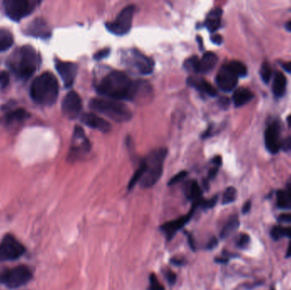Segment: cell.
<instances>
[{"label": "cell", "instance_id": "obj_1", "mask_svg": "<svg viewBox=\"0 0 291 290\" xmlns=\"http://www.w3.org/2000/svg\"><path fill=\"white\" fill-rule=\"evenodd\" d=\"M138 81H133L120 71H112L101 79L97 86L100 95L114 101H135Z\"/></svg>", "mask_w": 291, "mask_h": 290}, {"label": "cell", "instance_id": "obj_2", "mask_svg": "<svg viewBox=\"0 0 291 290\" xmlns=\"http://www.w3.org/2000/svg\"><path fill=\"white\" fill-rule=\"evenodd\" d=\"M40 62L39 55L31 45L16 48L6 60L10 71L22 80L30 79L37 72Z\"/></svg>", "mask_w": 291, "mask_h": 290}, {"label": "cell", "instance_id": "obj_3", "mask_svg": "<svg viewBox=\"0 0 291 290\" xmlns=\"http://www.w3.org/2000/svg\"><path fill=\"white\" fill-rule=\"evenodd\" d=\"M59 95V84L56 76L51 72H45L32 81L30 95L32 100L42 106H52Z\"/></svg>", "mask_w": 291, "mask_h": 290}, {"label": "cell", "instance_id": "obj_4", "mask_svg": "<svg viewBox=\"0 0 291 290\" xmlns=\"http://www.w3.org/2000/svg\"><path fill=\"white\" fill-rule=\"evenodd\" d=\"M89 106L92 110L103 114L117 123H124L132 117V113L126 105L114 100L93 98Z\"/></svg>", "mask_w": 291, "mask_h": 290}, {"label": "cell", "instance_id": "obj_5", "mask_svg": "<svg viewBox=\"0 0 291 290\" xmlns=\"http://www.w3.org/2000/svg\"><path fill=\"white\" fill-rule=\"evenodd\" d=\"M167 156V149L158 148L151 151L145 158V173L141 180V186L143 188H150L154 186L160 179L163 174L164 162Z\"/></svg>", "mask_w": 291, "mask_h": 290}, {"label": "cell", "instance_id": "obj_6", "mask_svg": "<svg viewBox=\"0 0 291 290\" xmlns=\"http://www.w3.org/2000/svg\"><path fill=\"white\" fill-rule=\"evenodd\" d=\"M32 278V269L26 265H16L13 268L4 269L0 272V284L10 290L25 286Z\"/></svg>", "mask_w": 291, "mask_h": 290}, {"label": "cell", "instance_id": "obj_7", "mask_svg": "<svg viewBox=\"0 0 291 290\" xmlns=\"http://www.w3.org/2000/svg\"><path fill=\"white\" fill-rule=\"evenodd\" d=\"M39 3L35 0H5L3 4L7 16L12 21L19 22L34 11Z\"/></svg>", "mask_w": 291, "mask_h": 290}, {"label": "cell", "instance_id": "obj_8", "mask_svg": "<svg viewBox=\"0 0 291 290\" xmlns=\"http://www.w3.org/2000/svg\"><path fill=\"white\" fill-rule=\"evenodd\" d=\"M26 253V247L12 234H5L0 242V263L13 261Z\"/></svg>", "mask_w": 291, "mask_h": 290}, {"label": "cell", "instance_id": "obj_9", "mask_svg": "<svg viewBox=\"0 0 291 290\" xmlns=\"http://www.w3.org/2000/svg\"><path fill=\"white\" fill-rule=\"evenodd\" d=\"M136 7L129 5L121 11L114 22L106 23V28L109 32L115 35H124L130 32L132 26Z\"/></svg>", "mask_w": 291, "mask_h": 290}, {"label": "cell", "instance_id": "obj_10", "mask_svg": "<svg viewBox=\"0 0 291 290\" xmlns=\"http://www.w3.org/2000/svg\"><path fill=\"white\" fill-rule=\"evenodd\" d=\"M64 116L69 119H75L82 111V100L75 91H70L64 97L61 104Z\"/></svg>", "mask_w": 291, "mask_h": 290}, {"label": "cell", "instance_id": "obj_11", "mask_svg": "<svg viewBox=\"0 0 291 290\" xmlns=\"http://www.w3.org/2000/svg\"><path fill=\"white\" fill-rule=\"evenodd\" d=\"M216 84L219 88L225 92H230L233 90L237 85L238 77L233 70L225 64L219 70L218 73L215 79Z\"/></svg>", "mask_w": 291, "mask_h": 290}, {"label": "cell", "instance_id": "obj_12", "mask_svg": "<svg viewBox=\"0 0 291 290\" xmlns=\"http://www.w3.org/2000/svg\"><path fill=\"white\" fill-rule=\"evenodd\" d=\"M128 63L130 66L136 69L138 73L144 75H147L153 71V61L150 58L142 54L137 50H132L130 58L128 59Z\"/></svg>", "mask_w": 291, "mask_h": 290}, {"label": "cell", "instance_id": "obj_13", "mask_svg": "<svg viewBox=\"0 0 291 290\" xmlns=\"http://www.w3.org/2000/svg\"><path fill=\"white\" fill-rule=\"evenodd\" d=\"M280 125L278 122L270 123L265 131V145L272 154L278 153L281 149Z\"/></svg>", "mask_w": 291, "mask_h": 290}, {"label": "cell", "instance_id": "obj_14", "mask_svg": "<svg viewBox=\"0 0 291 290\" xmlns=\"http://www.w3.org/2000/svg\"><path fill=\"white\" fill-rule=\"evenodd\" d=\"M197 207H198V205L193 203L192 209H191L187 215L178 218V219L175 220V221L167 222V223H165V224L161 226V227H160L161 231L165 232L167 239H172L173 236H175V234L178 231L180 230V228H182L184 226H186L189 222V221L193 217L194 212L196 210Z\"/></svg>", "mask_w": 291, "mask_h": 290}, {"label": "cell", "instance_id": "obj_15", "mask_svg": "<svg viewBox=\"0 0 291 290\" xmlns=\"http://www.w3.org/2000/svg\"><path fill=\"white\" fill-rule=\"evenodd\" d=\"M56 68L62 79L64 86L66 88H70L73 86V83L76 79L78 66L76 64L70 61H60L56 62Z\"/></svg>", "mask_w": 291, "mask_h": 290}, {"label": "cell", "instance_id": "obj_16", "mask_svg": "<svg viewBox=\"0 0 291 290\" xmlns=\"http://www.w3.org/2000/svg\"><path fill=\"white\" fill-rule=\"evenodd\" d=\"M26 33L37 38H47L51 36V31L45 20L37 18L27 27Z\"/></svg>", "mask_w": 291, "mask_h": 290}, {"label": "cell", "instance_id": "obj_17", "mask_svg": "<svg viewBox=\"0 0 291 290\" xmlns=\"http://www.w3.org/2000/svg\"><path fill=\"white\" fill-rule=\"evenodd\" d=\"M81 121L87 126L100 130L101 132L108 133L111 130V125L108 121L94 114L87 113L83 114Z\"/></svg>", "mask_w": 291, "mask_h": 290}, {"label": "cell", "instance_id": "obj_18", "mask_svg": "<svg viewBox=\"0 0 291 290\" xmlns=\"http://www.w3.org/2000/svg\"><path fill=\"white\" fill-rule=\"evenodd\" d=\"M217 62H218L217 56L213 52H207L203 56L201 59H199L195 73H209L216 66Z\"/></svg>", "mask_w": 291, "mask_h": 290}, {"label": "cell", "instance_id": "obj_19", "mask_svg": "<svg viewBox=\"0 0 291 290\" xmlns=\"http://www.w3.org/2000/svg\"><path fill=\"white\" fill-rule=\"evenodd\" d=\"M187 84L192 87L197 88L198 90L205 93L209 96H215L217 95V90L213 87L207 80L201 77H189L187 79Z\"/></svg>", "mask_w": 291, "mask_h": 290}, {"label": "cell", "instance_id": "obj_20", "mask_svg": "<svg viewBox=\"0 0 291 290\" xmlns=\"http://www.w3.org/2000/svg\"><path fill=\"white\" fill-rule=\"evenodd\" d=\"M222 10L220 8H216L209 13L204 23V25L209 32H214L220 29L221 22H222Z\"/></svg>", "mask_w": 291, "mask_h": 290}, {"label": "cell", "instance_id": "obj_21", "mask_svg": "<svg viewBox=\"0 0 291 290\" xmlns=\"http://www.w3.org/2000/svg\"><path fill=\"white\" fill-rule=\"evenodd\" d=\"M254 97V94L250 89L245 88H237L233 95V100L236 108H240L247 104Z\"/></svg>", "mask_w": 291, "mask_h": 290}, {"label": "cell", "instance_id": "obj_22", "mask_svg": "<svg viewBox=\"0 0 291 290\" xmlns=\"http://www.w3.org/2000/svg\"><path fill=\"white\" fill-rule=\"evenodd\" d=\"M287 87V79L283 73L277 72L272 82V92L277 97H282L285 95Z\"/></svg>", "mask_w": 291, "mask_h": 290}, {"label": "cell", "instance_id": "obj_23", "mask_svg": "<svg viewBox=\"0 0 291 290\" xmlns=\"http://www.w3.org/2000/svg\"><path fill=\"white\" fill-rule=\"evenodd\" d=\"M186 195L188 199L193 201V203L200 206L202 202V192L200 189L199 183L196 180H192L187 184V189H186Z\"/></svg>", "mask_w": 291, "mask_h": 290}, {"label": "cell", "instance_id": "obj_24", "mask_svg": "<svg viewBox=\"0 0 291 290\" xmlns=\"http://www.w3.org/2000/svg\"><path fill=\"white\" fill-rule=\"evenodd\" d=\"M29 117H30V114L28 111H26L23 108H18L16 110L10 111L8 114H5L4 121L8 124H11V123L23 122Z\"/></svg>", "mask_w": 291, "mask_h": 290}, {"label": "cell", "instance_id": "obj_25", "mask_svg": "<svg viewBox=\"0 0 291 290\" xmlns=\"http://www.w3.org/2000/svg\"><path fill=\"white\" fill-rule=\"evenodd\" d=\"M238 227H239L238 217H237V215H233V216L229 218L228 222L225 224L224 227L222 228V232H221V237H222V239H225L228 236H231L235 231H237Z\"/></svg>", "mask_w": 291, "mask_h": 290}, {"label": "cell", "instance_id": "obj_26", "mask_svg": "<svg viewBox=\"0 0 291 290\" xmlns=\"http://www.w3.org/2000/svg\"><path fill=\"white\" fill-rule=\"evenodd\" d=\"M14 44V36L7 29H0V52L6 51Z\"/></svg>", "mask_w": 291, "mask_h": 290}, {"label": "cell", "instance_id": "obj_27", "mask_svg": "<svg viewBox=\"0 0 291 290\" xmlns=\"http://www.w3.org/2000/svg\"><path fill=\"white\" fill-rule=\"evenodd\" d=\"M271 236L274 240L281 239L284 236H287L291 239V227H283L276 226L272 228Z\"/></svg>", "mask_w": 291, "mask_h": 290}, {"label": "cell", "instance_id": "obj_28", "mask_svg": "<svg viewBox=\"0 0 291 290\" xmlns=\"http://www.w3.org/2000/svg\"><path fill=\"white\" fill-rule=\"evenodd\" d=\"M277 205L279 208L291 209V200L285 191L280 190L277 193Z\"/></svg>", "mask_w": 291, "mask_h": 290}, {"label": "cell", "instance_id": "obj_29", "mask_svg": "<svg viewBox=\"0 0 291 290\" xmlns=\"http://www.w3.org/2000/svg\"><path fill=\"white\" fill-rule=\"evenodd\" d=\"M227 64L237 74L238 78L239 77H245L247 75L248 70H247L246 66L244 63H242L241 61L233 60V61H230L229 63Z\"/></svg>", "mask_w": 291, "mask_h": 290}, {"label": "cell", "instance_id": "obj_30", "mask_svg": "<svg viewBox=\"0 0 291 290\" xmlns=\"http://www.w3.org/2000/svg\"><path fill=\"white\" fill-rule=\"evenodd\" d=\"M146 171V165L144 164V162H143L141 165H140L139 168H138V170L135 172L133 176L131 178V180H130V183H129V189L131 190L132 188H134V186H136L137 182L139 181V180H142V178H143V174L145 173Z\"/></svg>", "mask_w": 291, "mask_h": 290}, {"label": "cell", "instance_id": "obj_31", "mask_svg": "<svg viewBox=\"0 0 291 290\" xmlns=\"http://www.w3.org/2000/svg\"><path fill=\"white\" fill-rule=\"evenodd\" d=\"M260 76L262 81L266 84H268L271 80L272 76V70L271 66L267 62H263L260 69Z\"/></svg>", "mask_w": 291, "mask_h": 290}, {"label": "cell", "instance_id": "obj_32", "mask_svg": "<svg viewBox=\"0 0 291 290\" xmlns=\"http://www.w3.org/2000/svg\"><path fill=\"white\" fill-rule=\"evenodd\" d=\"M236 198H237V191H236L234 187L230 186L225 191L223 198H222V203L223 204H229L231 203L234 202Z\"/></svg>", "mask_w": 291, "mask_h": 290}, {"label": "cell", "instance_id": "obj_33", "mask_svg": "<svg viewBox=\"0 0 291 290\" xmlns=\"http://www.w3.org/2000/svg\"><path fill=\"white\" fill-rule=\"evenodd\" d=\"M149 280H150V286L148 290H165V287L159 283L155 274H151Z\"/></svg>", "mask_w": 291, "mask_h": 290}, {"label": "cell", "instance_id": "obj_34", "mask_svg": "<svg viewBox=\"0 0 291 290\" xmlns=\"http://www.w3.org/2000/svg\"><path fill=\"white\" fill-rule=\"evenodd\" d=\"M198 61H199V57H196V56H193V57H190L189 59H187L185 61V67H186V69L195 73L196 72V66Z\"/></svg>", "mask_w": 291, "mask_h": 290}, {"label": "cell", "instance_id": "obj_35", "mask_svg": "<svg viewBox=\"0 0 291 290\" xmlns=\"http://www.w3.org/2000/svg\"><path fill=\"white\" fill-rule=\"evenodd\" d=\"M250 243V237L248 234H241L237 241V246L241 249H245L249 246Z\"/></svg>", "mask_w": 291, "mask_h": 290}, {"label": "cell", "instance_id": "obj_36", "mask_svg": "<svg viewBox=\"0 0 291 290\" xmlns=\"http://www.w3.org/2000/svg\"><path fill=\"white\" fill-rule=\"evenodd\" d=\"M187 171H180V172L176 174L175 175H174V176L171 178V180L169 181V186H173V185L177 184V183H179L180 181L183 180L184 178L187 176Z\"/></svg>", "mask_w": 291, "mask_h": 290}, {"label": "cell", "instance_id": "obj_37", "mask_svg": "<svg viewBox=\"0 0 291 290\" xmlns=\"http://www.w3.org/2000/svg\"><path fill=\"white\" fill-rule=\"evenodd\" d=\"M10 84V74L6 71H2L0 73V87L1 88H6Z\"/></svg>", "mask_w": 291, "mask_h": 290}, {"label": "cell", "instance_id": "obj_38", "mask_svg": "<svg viewBox=\"0 0 291 290\" xmlns=\"http://www.w3.org/2000/svg\"><path fill=\"white\" fill-rule=\"evenodd\" d=\"M217 200H218V197L217 196H215L214 198H212L211 199H209V200H202V202L200 203V206L202 207V208H211L216 204V203H217Z\"/></svg>", "mask_w": 291, "mask_h": 290}, {"label": "cell", "instance_id": "obj_39", "mask_svg": "<svg viewBox=\"0 0 291 290\" xmlns=\"http://www.w3.org/2000/svg\"><path fill=\"white\" fill-rule=\"evenodd\" d=\"M110 52H111L110 49L105 48V49H102L101 51H99L97 53H95L94 58L96 60H102V59H104L106 57H108L110 55Z\"/></svg>", "mask_w": 291, "mask_h": 290}, {"label": "cell", "instance_id": "obj_40", "mask_svg": "<svg viewBox=\"0 0 291 290\" xmlns=\"http://www.w3.org/2000/svg\"><path fill=\"white\" fill-rule=\"evenodd\" d=\"M281 148L285 151H291V136L282 142Z\"/></svg>", "mask_w": 291, "mask_h": 290}, {"label": "cell", "instance_id": "obj_41", "mask_svg": "<svg viewBox=\"0 0 291 290\" xmlns=\"http://www.w3.org/2000/svg\"><path fill=\"white\" fill-rule=\"evenodd\" d=\"M165 278L167 279L169 283L171 284H174L175 283V281H176V275L175 272L171 271H166V273H165Z\"/></svg>", "mask_w": 291, "mask_h": 290}, {"label": "cell", "instance_id": "obj_42", "mask_svg": "<svg viewBox=\"0 0 291 290\" xmlns=\"http://www.w3.org/2000/svg\"><path fill=\"white\" fill-rule=\"evenodd\" d=\"M279 221L291 223V214H282L279 217Z\"/></svg>", "mask_w": 291, "mask_h": 290}, {"label": "cell", "instance_id": "obj_43", "mask_svg": "<svg viewBox=\"0 0 291 290\" xmlns=\"http://www.w3.org/2000/svg\"><path fill=\"white\" fill-rule=\"evenodd\" d=\"M211 40H212L213 43H215V44H222V41H223V38H222L221 35L215 34L211 37Z\"/></svg>", "mask_w": 291, "mask_h": 290}, {"label": "cell", "instance_id": "obj_44", "mask_svg": "<svg viewBox=\"0 0 291 290\" xmlns=\"http://www.w3.org/2000/svg\"><path fill=\"white\" fill-rule=\"evenodd\" d=\"M217 243H218V242H217L216 238H215V237H213V238L209 240V243H208V245H207V248L209 249H214V248L217 245Z\"/></svg>", "mask_w": 291, "mask_h": 290}, {"label": "cell", "instance_id": "obj_45", "mask_svg": "<svg viewBox=\"0 0 291 290\" xmlns=\"http://www.w3.org/2000/svg\"><path fill=\"white\" fill-rule=\"evenodd\" d=\"M218 173V167H216L215 166V168H213L211 169L209 172V179H214L215 176H216V174Z\"/></svg>", "mask_w": 291, "mask_h": 290}, {"label": "cell", "instance_id": "obj_46", "mask_svg": "<svg viewBox=\"0 0 291 290\" xmlns=\"http://www.w3.org/2000/svg\"><path fill=\"white\" fill-rule=\"evenodd\" d=\"M219 102H220V105L222 106V108H227L229 105V99L227 97H222L220 99Z\"/></svg>", "mask_w": 291, "mask_h": 290}, {"label": "cell", "instance_id": "obj_47", "mask_svg": "<svg viewBox=\"0 0 291 290\" xmlns=\"http://www.w3.org/2000/svg\"><path fill=\"white\" fill-rule=\"evenodd\" d=\"M250 208H251V202L248 201L244 203V207H243V210H242L243 214H247L248 212L250 211Z\"/></svg>", "mask_w": 291, "mask_h": 290}, {"label": "cell", "instance_id": "obj_48", "mask_svg": "<svg viewBox=\"0 0 291 290\" xmlns=\"http://www.w3.org/2000/svg\"><path fill=\"white\" fill-rule=\"evenodd\" d=\"M283 68L287 72V73H291V61L290 62H286V63L282 64Z\"/></svg>", "mask_w": 291, "mask_h": 290}, {"label": "cell", "instance_id": "obj_49", "mask_svg": "<svg viewBox=\"0 0 291 290\" xmlns=\"http://www.w3.org/2000/svg\"><path fill=\"white\" fill-rule=\"evenodd\" d=\"M213 163L216 165V167H219V166H221L222 165V158L220 157V156H217V157H215L214 159H213Z\"/></svg>", "mask_w": 291, "mask_h": 290}, {"label": "cell", "instance_id": "obj_50", "mask_svg": "<svg viewBox=\"0 0 291 290\" xmlns=\"http://www.w3.org/2000/svg\"><path fill=\"white\" fill-rule=\"evenodd\" d=\"M285 192H286L287 195L289 196V198H290L291 200V182L289 183L288 186H287V189H286Z\"/></svg>", "mask_w": 291, "mask_h": 290}, {"label": "cell", "instance_id": "obj_51", "mask_svg": "<svg viewBox=\"0 0 291 290\" xmlns=\"http://www.w3.org/2000/svg\"><path fill=\"white\" fill-rule=\"evenodd\" d=\"M286 257H291V242L289 244L288 249H287V252H286Z\"/></svg>", "mask_w": 291, "mask_h": 290}, {"label": "cell", "instance_id": "obj_52", "mask_svg": "<svg viewBox=\"0 0 291 290\" xmlns=\"http://www.w3.org/2000/svg\"><path fill=\"white\" fill-rule=\"evenodd\" d=\"M285 29H287L290 32H291V20L285 24Z\"/></svg>", "mask_w": 291, "mask_h": 290}, {"label": "cell", "instance_id": "obj_53", "mask_svg": "<svg viewBox=\"0 0 291 290\" xmlns=\"http://www.w3.org/2000/svg\"><path fill=\"white\" fill-rule=\"evenodd\" d=\"M287 122H288L289 127H291V115H290L287 118Z\"/></svg>", "mask_w": 291, "mask_h": 290}, {"label": "cell", "instance_id": "obj_54", "mask_svg": "<svg viewBox=\"0 0 291 290\" xmlns=\"http://www.w3.org/2000/svg\"></svg>", "mask_w": 291, "mask_h": 290}]
</instances>
